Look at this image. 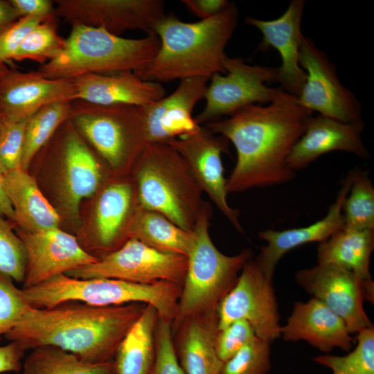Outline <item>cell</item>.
I'll return each instance as SVG.
<instances>
[{
	"label": "cell",
	"mask_w": 374,
	"mask_h": 374,
	"mask_svg": "<svg viewBox=\"0 0 374 374\" xmlns=\"http://www.w3.org/2000/svg\"><path fill=\"white\" fill-rule=\"evenodd\" d=\"M181 287L179 284L165 281L142 284L107 278L80 279L60 274L22 290L33 308H51L69 301L98 307L140 303L153 306L159 318L172 323L177 312Z\"/></svg>",
	"instance_id": "cell-6"
},
{
	"label": "cell",
	"mask_w": 374,
	"mask_h": 374,
	"mask_svg": "<svg viewBox=\"0 0 374 374\" xmlns=\"http://www.w3.org/2000/svg\"><path fill=\"white\" fill-rule=\"evenodd\" d=\"M73 80L74 100L95 105L144 107L166 96L160 83L145 80L133 72L89 73Z\"/></svg>",
	"instance_id": "cell-24"
},
{
	"label": "cell",
	"mask_w": 374,
	"mask_h": 374,
	"mask_svg": "<svg viewBox=\"0 0 374 374\" xmlns=\"http://www.w3.org/2000/svg\"><path fill=\"white\" fill-rule=\"evenodd\" d=\"M187 257L156 250L135 238L96 262L66 274L80 279L107 278L150 284L170 282L183 285Z\"/></svg>",
	"instance_id": "cell-10"
},
{
	"label": "cell",
	"mask_w": 374,
	"mask_h": 374,
	"mask_svg": "<svg viewBox=\"0 0 374 374\" xmlns=\"http://www.w3.org/2000/svg\"><path fill=\"white\" fill-rule=\"evenodd\" d=\"M234 3L219 14L188 23L175 15H166L156 25L160 46L151 62L140 73L141 78L160 83L195 77L210 78L225 73V48L238 20Z\"/></svg>",
	"instance_id": "cell-3"
},
{
	"label": "cell",
	"mask_w": 374,
	"mask_h": 374,
	"mask_svg": "<svg viewBox=\"0 0 374 374\" xmlns=\"http://www.w3.org/2000/svg\"><path fill=\"white\" fill-rule=\"evenodd\" d=\"M270 344L255 337L223 362L220 374H267L271 367Z\"/></svg>",
	"instance_id": "cell-36"
},
{
	"label": "cell",
	"mask_w": 374,
	"mask_h": 374,
	"mask_svg": "<svg viewBox=\"0 0 374 374\" xmlns=\"http://www.w3.org/2000/svg\"><path fill=\"white\" fill-rule=\"evenodd\" d=\"M30 308L22 288L0 273V337L13 329Z\"/></svg>",
	"instance_id": "cell-39"
},
{
	"label": "cell",
	"mask_w": 374,
	"mask_h": 374,
	"mask_svg": "<svg viewBox=\"0 0 374 374\" xmlns=\"http://www.w3.org/2000/svg\"><path fill=\"white\" fill-rule=\"evenodd\" d=\"M357 345L348 354L321 355L312 361L329 368L332 374H374V327L357 333Z\"/></svg>",
	"instance_id": "cell-34"
},
{
	"label": "cell",
	"mask_w": 374,
	"mask_h": 374,
	"mask_svg": "<svg viewBox=\"0 0 374 374\" xmlns=\"http://www.w3.org/2000/svg\"><path fill=\"white\" fill-rule=\"evenodd\" d=\"M141 208L132 178L105 185L94 210L92 248L98 259L121 247L132 238V231Z\"/></svg>",
	"instance_id": "cell-18"
},
{
	"label": "cell",
	"mask_w": 374,
	"mask_h": 374,
	"mask_svg": "<svg viewBox=\"0 0 374 374\" xmlns=\"http://www.w3.org/2000/svg\"><path fill=\"white\" fill-rule=\"evenodd\" d=\"M19 18V14L9 1L0 0V31Z\"/></svg>",
	"instance_id": "cell-46"
},
{
	"label": "cell",
	"mask_w": 374,
	"mask_h": 374,
	"mask_svg": "<svg viewBox=\"0 0 374 374\" xmlns=\"http://www.w3.org/2000/svg\"><path fill=\"white\" fill-rule=\"evenodd\" d=\"M342 215L345 226L374 230V188L366 171L356 170Z\"/></svg>",
	"instance_id": "cell-33"
},
{
	"label": "cell",
	"mask_w": 374,
	"mask_h": 374,
	"mask_svg": "<svg viewBox=\"0 0 374 374\" xmlns=\"http://www.w3.org/2000/svg\"><path fill=\"white\" fill-rule=\"evenodd\" d=\"M355 171L356 169L350 171L342 180L335 201L322 219L299 228L283 231L266 229L258 233L259 238L267 244L260 248L253 260L268 278L273 279L275 268L286 253L307 243H319L344 226L342 205L353 181Z\"/></svg>",
	"instance_id": "cell-22"
},
{
	"label": "cell",
	"mask_w": 374,
	"mask_h": 374,
	"mask_svg": "<svg viewBox=\"0 0 374 374\" xmlns=\"http://www.w3.org/2000/svg\"><path fill=\"white\" fill-rule=\"evenodd\" d=\"M69 119L116 172L133 167L147 144L141 107L73 100Z\"/></svg>",
	"instance_id": "cell-8"
},
{
	"label": "cell",
	"mask_w": 374,
	"mask_h": 374,
	"mask_svg": "<svg viewBox=\"0 0 374 374\" xmlns=\"http://www.w3.org/2000/svg\"><path fill=\"white\" fill-rule=\"evenodd\" d=\"M54 15L73 25L101 28L119 35L139 30L155 35L157 23L166 15L161 0H55Z\"/></svg>",
	"instance_id": "cell-13"
},
{
	"label": "cell",
	"mask_w": 374,
	"mask_h": 374,
	"mask_svg": "<svg viewBox=\"0 0 374 374\" xmlns=\"http://www.w3.org/2000/svg\"><path fill=\"white\" fill-rule=\"evenodd\" d=\"M154 339L156 357L150 374H184L175 353L170 321L159 318Z\"/></svg>",
	"instance_id": "cell-40"
},
{
	"label": "cell",
	"mask_w": 374,
	"mask_h": 374,
	"mask_svg": "<svg viewBox=\"0 0 374 374\" xmlns=\"http://www.w3.org/2000/svg\"><path fill=\"white\" fill-rule=\"evenodd\" d=\"M304 0H292L283 14L277 19L262 20L252 17L246 24L256 27L262 35L258 49L275 48L280 54L281 64L278 68L277 82L285 92L298 97L306 80L305 71L299 65V49L303 36L301 23Z\"/></svg>",
	"instance_id": "cell-20"
},
{
	"label": "cell",
	"mask_w": 374,
	"mask_h": 374,
	"mask_svg": "<svg viewBox=\"0 0 374 374\" xmlns=\"http://www.w3.org/2000/svg\"><path fill=\"white\" fill-rule=\"evenodd\" d=\"M71 104V101L52 103L30 117L26 127L21 169L26 170L38 151L69 118Z\"/></svg>",
	"instance_id": "cell-32"
},
{
	"label": "cell",
	"mask_w": 374,
	"mask_h": 374,
	"mask_svg": "<svg viewBox=\"0 0 374 374\" xmlns=\"http://www.w3.org/2000/svg\"><path fill=\"white\" fill-rule=\"evenodd\" d=\"M0 215L15 222V214L3 185V174L0 170Z\"/></svg>",
	"instance_id": "cell-47"
},
{
	"label": "cell",
	"mask_w": 374,
	"mask_h": 374,
	"mask_svg": "<svg viewBox=\"0 0 374 374\" xmlns=\"http://www.w3.org/2000/svg\"><path fill=\"white\" fill-rule=\"evenodd\" d=\"M159 315L146 305L119 344L114 361L117 374H150L156 357L155 328Z\"/></svg>",
	"instance_id": "cell-29"
},
{
	"label": "cell",
	"mask_w": 374,
	"mask_h": 374,
	"mask_svg": "<svg viewBox=\"0 0 374 374\" xmlns=\"http://www.w3.org/2000/svg\"><path fill=\"white\" fill-rule=\"evenodd\" d=\"M208 80L205 77L181 80L171 94L141 107L147 144L166 143L201 127L192 113L198 101L204 98Z\"/></svg>",
	"instance_id": "cell-19"
},
{
	"label": "cell",
	"mask_w": 374,
	"mask_h": 374,
	"mask_svg": "<svg viewBox=\"0 0 374 374\" xmlns=\"http://www.w3.org/2000/svg\"><path fill=\"white\" fill-rule=\"evenodd\" d=\"M299 65L306 80L299 103L312 112L346 123H363L362 106L355 95L339 80L336 68L312 40L303 36Z\"/></svg>",
	"instance_id": "cell-12"
},
{
	"label": "cell",
	"mask_w": 374,
	"mask_h": 374,
	"mask_svg": "<svg viewBox=\"0 0 374 374\" xmlns=\"http://www.w3.org/2000/svg\"><path fill=\"white\" fill-rule=\"evenodd\" d=\"M166 143L181 156L202 193L208 195L238 232L243 233L239 211L232 208L227 201L226 179L222 154L228 152L229 141L200 127L192 133Z\"/></svg>",
	"instance_id": "cell-15"
},
{
	"label": "cell",
	"mask_w": 374,
	"mask_h": 374,
	"mask_svg": "<svg viewBox=\"0 0 374 374\" xmlns=\"http://www.w3.org/2000/svg\"><path fill=\"white\" fill-rule=\"evenodd\" d=\"M64 143V199L72 214L82 199L93 195L105 178L100 161L86 145L69 119Z\"/></svg>",
	"instance_id": "cell-26"
},
{
	"label": "cell",
	"mask_w": 374,
	"mask_h": 374,
	"mask_svg": "<svg viewBox=\"0 0 374 374\" xmlns=\"http://www.w3.org/2000/svg\"><path fill=\"white\" fill-rule=\"evenodd\" d=\"M27 265L24 244L8 221L0 215V273L23 283Z\"/></svg>",
	"instance_id": "cell-37"
},
{
	"label": "cell",
	"mask_w": 374,
	"mask_h": 374,
	"mask_svg": "<svg viewBox=\"0 0 374 374\" xmlns=\"http://www.w3.org/2000/svg\"><path fill=\"white\" fill-rule=\"evenodd\" d=\"M132 169V178L141 206L193 231L204 201L179 152L167 143H148Z\"/></svg>",
	"instance_id": "cell-5"
},
{
	"label": "cell",
	"mask_w": 374,
	"mask_h": 374,
	"mask_svg": "<svg viewBox=\"0 0 374 374\" xmlns=\"http://www.w3.org/2000/svg\"><path fill=\"white\" fill-rule=\"evenodd\" d=\"M20 374H117L114 361L88 364L75 355L49 346L30 350Z\"/></svg>",
	"instance_id": "cell-31"
},
{
	"label": "cell",
	"mask_w": 374,
	"mask_h": 374,
	"mask_svg": "<svg viewBox=\"0 0 374 374\" xmlns=\"http://www.w3.org/2000/svg\"><path fill=\"white\" fill-rule=\"evenodd\" d=\"M257 336L251 324L237 320L219 330L215 338V349L220 359L224 362Z\"/></svg>",
	"instance_id": "cell-41"
},
{
	"label": "cell",
	"mask_w": 374,
	"mask_h": 374,
	"mask_svg": "<svg viewBox=\"0 0 374 374\" xmlns=\"http://www.w3.org/2000/svg\"><path fill=\"white\" fill-rule=\"evenodd\" d=\"M286 341L304 340L328 353L335 348L349 351L353 339L344 321L320 300L296 301L286 323L280 328Z\"/></svg>",
	"instance_id": "cell-23"
},
{
	"label": "cell",
	"mask_w": 374,
	"mask_h": 374,
	"mask_svg": "<svg viewBox=\"0 0 374 374\" xmlns=\"http://www.w3.org/2000/svg\"><path fill=\"white\" fill-rule=\"evenodd\" d=\"M296 283L322 301L346 323L350 334L373 326L363 303L371 300V280H362L353 271L337 266L319 265L300 269Z\"/></svg>",
	"instance_id": "cell-14"
},
{
	"label": "cell",
	"mask_w": 374,
	"mask_h": 374,
	"mask_svg": "<svg viewBox=\"0 0 374 374\" xmlns=\"http://www.w3.org/2000/svg\"><path fill=\"white\" fill-rule=\"evenodd\" d=\"M212 214L211 204L204 201L193 230L194 242L187 256L186 274L171 327L193 314L217 310L252 258L250 249L228 256L216 247L209 233Z\"/></svg>",
	"instance_id": "cell-7"
},
{
	"label": "cell",
	"mask_w": 374,
	"mask_h": 374,
	"mask_svg": "<svg viewBox=\"0 0 374 374\" xmlns=\"http://www.w3.org/2000/svg\"><path fill=\"white\" fill-rule=\"evenodd\" d=\"M74 100L73 79H51L0 63V119H28L50 103Z\"/></svg>",
	"instance_id": "cell-17"
},
{
	"label": "cell",
	"mask_w": 374,
	"mask_h": 374,
	"mask_svg": "<svg viewBox=\"0 0 374 374\" xmlns=\"http://www.w3.org/2000/svg\"><path fill=\"white\" fill-rule=\"evenodd\" d=\"M28 119H0V170L3 174L21 168Z\"/></svg>",
	"instance_id": "cell-38"
},
{
	"label": "cell",
	"mask_w": 374,
	"mask_h": 374,
	"mask_svg": "<svg viewBox=\"0 0 374 374\" xmlns=\"http://www.w3.org/2000/svg\"><path fill=\"white\" fill-rule=\"evenodd\" d=\"M3 185L19 230L35 232L58 228L60 218L26 170L3 173Z\"/></svg>",
	"instance_id": "cell-27"
},
{
	"label": "cell",
	"mask_w": 374,
	"mask_h": 374,
	"mask_svg": "<svg viewBox=\"0 0 374 374\" xmlns=\"http://www.w3.org/2000/svg\"><path fill=\"white\" fill-rule=\"evenodd\" d=\"M159 46L156 35L127 39L101 28L73 25L62 51L38 71L51 79H74L89 73L136 75L151 62Z\"/></svg>",
	"instance_id": "cell-4"
},
{
	"label": "cell",
	"mask_w": 374,
	"mask_h": 374,
	"mask_svg": "<svg viewBox=\"0 0 374 374\" xmlns=\"http://www.w3.org/2000/svg\"><path fill=\"white\" fill-rule=\"evenodd\" d=\"M223 68L225 73H215L210 78L204 95L205 107L194 118L199 125L230 116L251 105L269 104L283 91L267 84L277 82V67L252 65L242 57L226 56Z\"/></svg>",
	"instance_id": "cell-9"
},
{
	"label": "cell",
	"mask_w": 374,
	"mask_h": 374,
	"mask_svg": "<svg viewBox=\"0 0 374 374\" xmlns=\"http://www.w3.org/2000/svg\"><path fill=\"white\" fill-rule=\"evenodd\" d=\"M65 39L57 33L55 15L35 26L25 37L12 60H33L41 65L55 58L62 50Z\"/></svg>",
	"instance_id": "cell-35"
},
{
	"label": "cell",
	"mask_w": 374,
	"mask_h": 374,
	"mask_svg": "<svg viewBox=\"0 0 374 374\" xmlns=\"http://www.w3.org/2000/svg\"><path fill=\"white\" fill-rule=\"evenodd\" d=\"M174 347L184 374H220L215 349L217 310L197 313L171 327Z\"/></svg>",
	"instance_id": "cell-25"
},
{
	"label": "cell",
	"mask_w": 374,
	"mask_h": 374,
	"mask_svg": "<svg viewBox=\"0 0 374 374\" xmlns=\"http://www.w3.org/2000/svg\"><path fill=\"white\" fill-rule=\"evenodd\" d=\"M146 305L98 307L69 301L51 308H30L4 335L26 351L53 346L88 364L113 361L117 348Z\"/></svg>",
	"instance_id": "cell-2"
},
{
	"label": "cell",
	"mask_w": 374,
	"mask_h": 374,
	"mask_svg": "<svg viewBox=\"0 0 374 374\" xmlns=\"http://www.w3.org/2000/svg\"><path fill=\"white\" fill-rule=\"evenodd\" d=\"M374 249V230L342 226L317 248V264L344 268L362 280H371L370 260Z\"/></svg>",
	"instance_id": "cell-28"
},
{
	"label": "cell",
	"mask_w": 374,
	"mask_h": 374,
	"mask_svg": "<svg viewBox=\"0 0 374 374\" xmlns=\"http://www.w3.org/2000/svg\"><path fill=\"white\" fill-rule=\"evenodd\" d=\"M25 352L26 350L15 341H10L3 346L0 345V374L20 372Z\"/></svg>",
	"instance_id": "cell-44"
},
{
	"label": "cell",
	"mask_w": 374,
	"mask_h": 374,
	"mask_svg": "<svg viewBox=\"0 0 374 374\" xmlns=\"http://www.w3.org/2000/svg\"><path fill=\"white\" fill-rule=\"evenodd\" d=\"M45 19L35 17H22L1 30L0 63L12 59L28 34Z\"/></svg>",
	"instance_id": "cell-42"
},
{
	"label": "cell",
	"mask_w": 374,
	"mask_h": 374,
	"mask_svg": "<svg viewBox=\"0 0 374 374\" xmlns=\"http://www.w3.org/2000/svg\"><path fill=\"white\" fill-rule=\"evenodd\" d=\"M18 231L27 257L23 288L98 260L82 247L75 237L59 228L35 232Z\"/></svg>",
	"instance_id": "cell-16"
},
{
	"label": "cell",
	"mask_w": 374,
	"mask_h": 374,
	"mask_svg": "<svg viewBox=\"0 0 374 374\" xmlns=\"http://www.w3.org/2000/svg\"><path fill=\"white\" fill-rule=\"evenodd\" d=\"M218 330L237 320H244L256 335L269 344L280 337V314L273 280L253 258L242 269L232 290L219 303Z\"/></svg>",
	"instance_id": "cell-11"
},
{
	"label": "cell",
	"mask_w": 374,
	"mask_h": 374,
	"mask_svg": "<svg viewBox=\"0 0 374 374\" xmlns=\"http://www.w3.org/2000/svg\"><path fill=\"white\" fill-rule=\"evenodd\" d=\"M20 17L46 19L54 15V1L51 0H10Z\"/></svg>",
	"instance_id": "cell-43"
},
{
	"label": "cell",
	"mask_w": 374,
	"mask_h": 374,
	"mask_svg": "<svg viewBox=\"0 0 374 374\" xmlns=\"http://www.w3.org/2000/svg\"><path fill=\"white\" fill-rule=\"evenodd\" d=\"M132 238L159 251L187 257L193 242V231H186L161 213L141 207L135 220Z\"/></svg>",
	"instance_id": "cell-30"
},
{
	"label": "cell",
	"mask_w": 374,
	"mask_h": 374,
	"mask_svg": "<svg viewBox=\"0 0 374 374\" xmlns=\"http://www.w3.org/2000/svg\"><path fill=\"white\" fill-rule=\"evenodd\" d=\"M186 8L195 16L204 20L224 10L230 3L226 0H183Z\"/></svg>",
	"instance_id": "cell-45"
},
{
	"label": "cell",
	"mask_w": 374,
	"mask_h": 374,
	"mask_svg": "<svg viewBox=\"0 0 374 374\" xmlns=\"http://www.w3.org/2000/svg\"><path fill=\"white\" fill-rule=\"evenodd\" d=\"M364 128V122L346 123L319 114L312 115L287 157V166L296 172L332 151H344L368 159L369 152L362 139Z\"/></svg>",
	"instance_id": "cell-21"
},
{
	"label": "cell",
	"mask_w": 374,
	"mask_h": 374,
	"mask_svg": "<svg viewBox=\"0 0 374 374\" xmlns=\"http://www.w3.org/2000/svg\"><path fill=\"white\" fill-rule=\"evenodd\" d=\"M313 112L285 91L267 105H251L225 119L206 124L211 133L231 141L235 166L226 179L228 193L287 183L296 172L287 163Z\"/></svg>",
	"instance_id": "cell-1"
}]
</instances>
